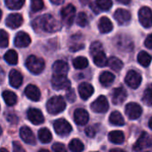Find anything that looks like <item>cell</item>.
Segmentation results:
<instances>
[{
  "instance_id": "10",
  "label": "cell",
  "mask_w": 152,
  "mask_h": 152,
  "mask_svg": "<svg viewBox=\"0 0 152 152\" xmlns=\"http://www.w3.org/2000/svg\"><path fill=\"white\" fill-rule=\"evenodd\" d=\"M125 81L129 87L136 89L140 86L142 83V76L135 70H129L126 76Z\"/></svg>"
},
{
  "instance_id": "16",
  "label": "cell",
  "mask_w": 152,
  "mask_h": 152,
  "mask_svg": "<svg viewBox=\"0 0 152 152\" xmlns=\"http://www.w3.org/2000/svg\"><path fill=\"white\" fill-rule=\"evenodd\" d=\"M28 118L33 125H41L45 121V117L37 109H29L28 110Z\"/></svg>"
},
{
  "instance_id": "46",
  "label": "cell",
  "mask_w": 152,
  "mask_h": 152,
  "mask_svg": "<svg viewBox=\"0 0 152 152\" xmlns=\"http://www.w3.org/2000/svg\"><path fill=\"white\" fill-rule=\"evenodd\" d=\"M12 148H13V152H26L23 147L18 142H12Z\"/></svg>"
},
{
  "instance_id": "39",
  "label": "cell",
  "mask_w": 152,
  "mask_h": 152,
  "mask_svg": "<svg viewBox=\"0 0 152 152\" xmlns=\"http://www.w3.org/2000/svg\"><path fill=\"white\" fill-rule=\"evenodd\" d=\"M9 44V37L6 31L0 29V48H5Z\"/></svg>"
},
{
  "instance_id": "26",
  "label": "cell",
  "mask_w": 152,
  "mask_h": 152,
  "mask_svg": "<svg viewBox=\"0 0 152 152\" xmlns=\"http://www.w3.org/2000/svg\"><path fill=\"white\" fill-rule=\"evenodd\" d=\"M109 140L114 144H122L125 142V134L119 130L112 131L109 134Z\"/></svg>"
},
{
  "instance_id": "15",
  "label": "cell",
  "mask_w": 152,
  "mask_h": 152,
  "mask_svg": "<svg viewBox=\"0 0 152 152\" xmlns=\"http://www.w3.org/2000/svg\"><path fill=\"white\" fill-rule=\"evenodd\" d=\"M31 43V38L28 36V33L20 31L16 34L14 37V45L17 47L22 48V47H27L30 45Z\"/></svg>"
},
{
  "instance_id": "51",
  "label": "cell",
  "mask_w": 152,
  "mask_h": 152,
  "mask_svg": "<svg viewBox=\"0 0 152 152\" xmlns=\"http://www.w3.org/2000/svg\"><path fill=\"white\" fill-rule=\"evenodd\" d=\"M151 121H152V118H150V121H149V127L151 128V129H152V126H151Z\"/></svg>"
},
{
  "instance_id": "20",
  "label": "cell",
  "mask_w": 152,
  "mask_h": 152,
  "mask_svg": "<svg viewBox=\"0 0 152 152\" xmlns=\"http://www.w3.org/2000/svg\"><path fill=\"white\" fill-rule=\"evenodd\" d=\"M24 93H25V95L27 96V98H28L29 100H31L33 102H38L40 100V98H41L40 90L35 85L27 86V87L25 88Z\"/></svg>"
},
{
  "instance_id": "42",
  "label": "cell",
  "mask_w": 152,
  "mask_h": 152,
  "mask_svg": "<svg viewBox=\"0 0 152 152\" xmlns=\"http://www.w3.org/2000/svg\"><path fill=\"white\" fill-rule=\"evenodd\" d=\"M44 5H45V4H44V2L42 0H32L31 4H30L31 10L34 12L42 10L44 8Z\"/></svg>"
},
{
  "instance_id": "12",
  "label": "cell",
  "mask_w": 152,
  "mask_h": 152,
  "mask_svg": "<svg viewBox=\"0 0 152 152\" xmlns=\"http://www.w3.org/2000/svg\"><path fill=\"white\" fill-rule=\"evenodd\" d=\"M125 111L129 119L134 120L141 117L142 113V109L136 102H129L128 104H126Z\"/></svg>"
},
{
  "instance_id": "50",
  "label": "cell",
  "mask_w": 152,
  "mask_h": 152,
  "mask_svg": "<svg viewBox=\"0 0 152 152\" xmlns=\"http://www.w3.org/2000/svg\"><path fill=\"white\" fill-rule=\"evenodd\" d=\"M118 3H120V4H129L130 1H118Z\"/></svg>"
},
{
  "instance_id": "40",
  "label": "cell",
  "mask_w": 152,
  "mask_h": 152,
  "mask_svg": "<svg viewBox=\"0 0 152 152\" xmlns=\"http://www.w3.org/2000/svg\"><path fill=\"white\" fill-rule=\"evenodd\" d=\"M151 86H150L144 92V94L142 96V101L143 102L148 105L149 107H151L152 105V98H151Z\"/></svg>"
},
{
  "instance_id": "53",
  "label": "cell",
  "mask_w": 152,
  "mask_h": 152,
  "mask_svg": "<svg viewBox=\"0 0 152 152\" xmlns=\"http://www.w3.org/2000/svg\"><path fill=\"white\" fill-rule=\"evenodd\" d=\"M37 152H50L48 150H45V149H42V150H40L39 151Z\"/></svg>"
},
{
  "instance_id": "44",
  "label": "cell",
  "mask_w": 152,
  "mask_h": 152,
  "mask_svg": "<svg viewBox=\"0 0 152 152\" xmlns=\"http://www.w3.org/2000/svg\"><path fill=\"white\" fill-rule=\"evenodd\" d=\"M66 98L68 100V102H73L76 100V94H75V91L71 88H69V90H67L66 93Z\"/></svg>"
},
{
  "instance_id": "19",
  "label": "cell",
  "mask_w": 152,
  "mask_h": 152,
  "mask_svg": "<svg viewBox=\"0 0 152 152\" xmlns=\"http://www.w3.org/2000/svg\"><path fill=\"white\" fill-rule=\"evenodd\" d=\"M20 136L24 141V142H26L28 144H31V145H35L36 144L35 135H34L33 132L31 131V129L29 127L22 126L20 129Z\"/></svg>"
},
{
  "instance_id": "1",
  "label": "cell",
  "mask_w": 152,
  "mask_h": 152,
  "mask_svg": "<svg viewBox=\"0 0 152 152\" xmlns=\"http://www.w3.org/2000/svg\"><path fill=\"white\" fill-rule=\"evenodd\" d=\"M32 25L36 30L38 29L48 33L57 32L61 28V24L51 14H45L35 19Z\"/></svg>"
},
{
  "instance_id": "7",
  "label": "cell",
  "mask_w": 152,
  "mask_h": 152,
  "mask_svg": "<svg viewBox=\"0 0 152 152\" xmlns=\"http://www.w3.org/2000/svg\"><path fill=\"white\" fill-rule=\"evenodd\" d=\"M53 127L55 133L60 136H66L69 134L72 131L71 125L64 118H60L55 120L53 123Z\"/></svg>"
},
{
  "instance_id": "31",
  "label": "cell",
  "mask_w": 152,
  "mask_h": 152,
  "mask_svg": "<svg viewBox=\"0 0 152 152\" xmlns=\"http://www.w3.org/2000/svg\"><path fill=\"white\" fill-rule=\"evenodd\" d=\"M93 60H94V64L100 68L105 67L107 65V62H108V59H107L104 52H101V53L95 54L94 56H93Z\"/></svg>"
},
{
  "instance_id": "52",
  "label": "cell",
  "mask_w": 152,
  "mask_h": 152,
  "mask_svg": "<svg viewBox=\"0 0 152 152\" xmlns=\"http://www.w3.org/2000/svg\"><path fill=\"white\" fill-rule=\"evenodd\" d=\"M0 152H9L6 149H4V148H2V149H0Z\"/></svg>"
},
{
  "instance_id": "18",
  "label": "cell",
  "mask_w": 152,
  "mask_h": 152,
  "mask_svg": "<svg viewBox=\"0 0 152 152\" xmlns=\"http://www.w3.org/2000/svg\"><path fill=\"white\" fill-rule=\"evenodd\" d=\"M126 97H127V94L124 87L115 88L112 93V102L115 105H120L126 101Z\"/></svg>"
},
{
  "instance_id": "41",
  "label": "cell",
  "mask_w": 152,
  "mask_h": 152,
  "mask_svg": "<svg viewBox=\"0 0 152 152\" xmlns=\"http://www.w3.org/2000/svg\"><path fill=\"white\" fill-rule=\"evenodd\" d=\"M87 22H88V18H87V15L86 14V12H79L77 17V24L80 27H85V26H86Z\"/></svg>"
},
{
  "instance_id": "48",
  "label": "cell",
  "mask_w": 152,
  "mask_h": 152,
  "mask_svg": "<svg viewBox=\"0 0 152 152\" xmlns=\"http://www.w3.org/2000/svg\"><path fill=\"white\" fill-rule=\"evenodd\" d=\"M51 3L52 4H61L63 3V0H61V1H55V0H51Z\"/></svg>"
},
{
  "instance_id": "13",
  "label": "cell",
  "mask_w": 152,
  "mask_h": 152,
  "mask_svg": "<svg viewBox=\"0 0 152 152\" xmlns=\"http://www.w3.org/2000/svg\"><path fill=\"white\" fill-rule=\"evenodd\" d=\"M74 121L78 126H85L89 121L88 112L82 108H78L74 111Z\"/></svg>"
},
{
  "instance_id": "29",
  "label": "cell",
  "mask_w": 152,
  "mask_h": 152,
  "mask_svg": "<svg viewBox=\"0 0 152 152\" xmlns=\"http://www.w3.org/2000/svg\"><path fill=\"white\" fill-rule=\"evenodd\" d=\"M38 139L42 143H49L53 139V135L49 129L44 127L38 131Z\"/></svg>"
},
{
  "instance_id": "9",
  "label": "cell",
  "mask_w": 152,
  "mask_h": 152,
  "mask_svg": "<svg viewBox=\"0 0 152 152\" xmlns=\"http://www.w3.org/2000/svg\"><path fill=\"white\" fill-rule=\"evenodd\" d=\"M151 9L148 6H142L138 12V16H139V20L141 22V24L147 28H151L152 20H151Z\"/></svg>"
},
{
  "instance_id": "30",
  "label": "cell",
  "mask_w": 152,
  "mask_h": 152,
  "mask_svg": "<svg viewBox=\"0 0 152 152\" xmlns=\"http://www.w3.org/2000/svg\"><path fill=\"white\" fill-rule=\"evenodd\" d=\"M107 65H109L111 68V69H113L115 71H120L124 66V63L120 59H118L115 56H112L108 60Z\"/></svg>"
},
{
  "instance_id": "23",
  "label": "cell",
  "mask_w": 152,
  "mask_h": 152,
  "mask_svg": "<svg viewBox=\"0 0 152 152\" xmlns=\"http://www.w3.org/2000/svg\"><path fill=\"white\" fill-rule=\"evenodd\" d=\"M53 70L56 75H63L66 76L69 71V65L65 61L59 60L56 61L53 65Z\"/></svg>"
},
{
  "instance_id": "33",
  "label": "cell",
  "mask_w": 152,
  "mask_h": 152,
  "mask_svg": "<svg viewBox=\"0 0 152 152\" xmlns=\"http://www.w3.org/2000/svg\"><path fill=\"white\" fill-rule=\"evenodd\" d=\"M4 61L10 65H16L18 63V54L14 50H9L4 56Z\"/></svg>"
},
{
  "instance_id": "54",
  "label": "cell",
  "mask_w": 152,
  "mask_h": 152,
  "mask_svg": "<svg viewBox=\"0 0 152 152\" xmlns=\"http://www.w3.org/2000/svg\"><path fill=\"white\" fill-rule=\"evenodd\" d=\"M1 17H2V11L0 10V20H1Z\"/></svg>"
},
{
  "instance_id": "36",
  "label": "cell",
  "mask_w": 152,
  "mask_h": 152,
  "mask_svg": "<svg viewBox=\"0 0 152 152\" xmlns=\"http://www.w3.org/2000/svg\"><path fill=\"white\" fill-rule=\"evenodd\" d=\"M4 4L7 6V8H9L10 10H19L24 4V1L23 0H5Z\"/></svg>"
},
{
  "instance_id": "47",
  "label": "cell",
  "mask_w": 152,
  "mask_h": 152,
  "mask_svg": "<svg viewBox=\"0 0 152 152\" xmlns=\"http://www.w3.org/2000/svg\"><path fill=\"white\" fill-rule=\"evenodd\" d=\"M145 45H146V47L148 48V49H152V35L151 34H150V35H148V37H147V38H146V40H145Z\"/></svg>"
},
{
  "instance_id": "17",
  "label": "cell",
  "mask_w": 152,
  "mask_h": 152,
  "mask_svg": "<svg viewBox=\"0 0 152 152\" xmlns=\"http://www.w3.org/2000/svg\"><path fill=\"white\" fill-rule=\"evenodd\" d=\"M131 17L132 16H131L130 12L126 9H123V8H118L114 12V18L117 20V21L120 25L127 24L130 21Z\"/></svg>"
},
{
  "instance_id": "28",
  "label": "cell",
  "mask_w": 152,
  "mask_h": 152,
  "mask_svg": "<svg viewBox=\"0 0 152 152\" xmlns=\"http://www.w3.org/2000/svg\"><path fill=\"white\" fill-rule=\"evenodd\" d=\"M2 96H3V99L4 101V102L8 105V106H13L16 104L17 102V95L12 92V91H8V90H5L3 92L2 94Z\"/></svg>"
},
{
  "instance_id": "21",
  "label": "cell",
  "mask_w": 152,
  "mask_h": 152,
  "mask_svg": "<svg viewBox=\"0 0 152 152\" xmlns=\"http://www.w3.org/2000/svg\"><path fill=\"white\" fill-rule=\"evenodd\" d=\"M22 82H23V77L21 73L17 69H12L9 73L10 85L14 88H18L21 86Z\"/></svg>"
},
{
  "instance_id": "5",
  "label": "cell",
  "mask_w": 152,
  "mask_h": 152,
  "mask_svg": "<svg viewBox=\"0 0 152 152\" xmlns=\"http://www.w3.org/2000/svg\"><path fill=\"white\" fill-rule=\"evenodd\" d=\"M151 147V138L149 134L142 132L137 142L134 143L133 149L135 152H141L147 151Z\"/></svg>"
},
{
  "instance_id": "14",
  "label": "cell",
  "mask_w": 152,
  "mask_h": 152,
  "mask_svg": "<svg viewBox=\"0 0 152 152\" xmlns=\"http://www.w3.org/2000/svg\"><path fill=\"white\" fill-rule=\"evenodd\" d=\"M6 26L15 29L19 27H20L23 23V17L20 13H11L8 15V17L5 20Z\"/></svg>"
},
{
  "instance_id": "8",
  "label": "cell",
  "mask_w": 152,
  "mask_h": 152,
  "mask_svg": "<svg viewBox=\"0 0 152 152\" xmlns=\"http://www.w3.org/2000/svg\"><path fill=\"white\" fill-rule=\"evenodd\" d=\"M115 45L120 51L123 52H130L134 48L131 38L128 37L126 35H118V37H116Z\"/></svg>"
},
{
  "instance_id": "35",
  "label": "cell",
  "mask_w": 152,
  "mask_h": 152,
  "mask_svg": "<svg viewBox=\"0 0 152 152\" xmlns=\"http://www.w3.org/2000/svg\"><path fill=\"white\" fill-rule=\"evenodd\" d=\"M69 149L72 152H82L84 151V144L79 139H73L69 144Z\"/></svg>"
},
{
  "instance_id": "38",
  "label": "cell",
  "mask_w": 152,
  "mask_h": 152,
  "mask_svg": "<svg viewBox=\"0 0 152 152\" xmlns=\"http://www.w3.org/2000/svg\"><path fill=\"white\" fill-rule=\"evenodd\" d=\"M101 52H103V46L102 45L101 42L99 41H95V42H93L91 46H90V53L92 56H94L95 54L101 53Z\"/></svg>"
},
{
  "instance_id": "3",
  "label": "cell",
  "mask_w": 152,
  "mask_h": 152,
  "mask_svg": "<svg viewBox=\"0 0 152 152\" xmlns=\"http://www.w3.org/2000/svg\"><path fill=\"white\" fill-rule=\"evenodd\" d=\"M25 65L27 67V69L33 74L37 75L40 74L45 67V61L42 58L37 57L35 55H30L27 58Z\"/></svg>"
},
{
  "instance_id": "11",
  "label": "cell",
  "mask_w": 152,
  "mask_h": 152,
  "mask_svg": "<svg viewBox=\"0 0 152 152\" xmlns=\"http://www.w3.org/2000/svg\"><path fill=\"white\" fill-rule=\"evenodd\" d=\"M109 102L107 98L103 95L99 96L92 104L91 109L94 112L96 113H105L109 110Z\"/></svg>"
},
{
  "instance_id": "43",
  "label": "cell",
  "mask_w": 152,
  "mask_h": 152,
  "mask_svg": "<svg viewBox=\"0 0 152 152\" xmlns=\"http://www.w3.org/2000/svg\"><path fill=\"white\" fill-rule=\"evenodd\" d=\"M52 149H53V152H67L66 147L62 143H60V142L54 143L53 145Z\"/></svg>"
},
{
  "instance_id": "24",
  "label": "cell",
  "mask_w": 152,
  "mask_h": 152,
  "mask_svg": "<svg viewBox=\"0 0 152 152\" xmlns=\"http://www.w3.org/2000/svg\"><path fill=\"white\" fill-rule=\"evenodd\" d=\"M98 28H99V30L101 33H103V34H106V33H110L112 28H113V24L111 22V20L106 17V16H103L102 17L100 20H99V22H98Z\"/></svg>"
},
{
  "instance_id": "6",
  "label": "cell",
  "mask_w": 152,
  "mask_h": 152,
  "mask_svg": "<svg viewBox=\"0 0 152 152\" xmlns=\"http://www.w3.org/2000/svg\"><path fill=\"white\" fill-rule=\"evenodd\" d=\"M52 86L55 90H69L70 88V81L66 76L54 74L52 77Z\"/></svg>"
},
{
  "instance_id": "4",
  "label": "cell",
  "mask_w": 152,
  "mask_h": 152,
  "mask_svg": "<svg viewBox=\"0 0 152 152\" xmlns=\"http://www.w3.org/2000/svg\"><path fill=\"white\" fill-rule=\"evenodd\" d=\"M76 15V7L72 4H68L61 10V16L62 21L67 26H71Z\"/></svg>"
},
{
  "instance_id": "34",
  "label": "cell",
  "mask_w": 152,
  "mask_h": 152,
  "mask_svg": "<svg viewBox=\"0 0 152 152\" xmlns=\"http://www.w3.org/2000/svg\"><path fill=\"white\" fill-rule=\"evenodd\" d=\"M89 61L84 56H78L73 60V66L77 69H83L88 67Z\"/></svg>"
},
{
  "instance_id": "22",
  "label": "cell",
  "mask_w": 152,
  "mask_h": 152,
  "mask_svg": "<svg viewBox=\"0 0 152 152\" xmlns=\"http://www.w3.org/2000/svg\"><path fill=\"white\" fill-rule=\"evenodd\" d=\"M94 92V89L93 86L88 83L84 82L78 86V93H79L81 99L83 100H87L88 98H90L93 95Z\"/></svg>"
},
{
  "instance_id": "37",
  "label": "cell",
  "mask_w": 152,
  "mask_h": 152,
  "mask_svg": "<svg viewBox=\"0 0 152 152\" xmlns=\"http://www.w3.org/2000/svg\"><path fill=\"white\" fill-rule=\"evenodd\" d=\"M94 4L97 8L102 11H108L112 6V2L110 0H97L96 2H94Z\"/></svg>"
},
{
  "instance_id": "32",
  "label": "cell",
  "mask_w": 152,
  "mask_h": 152,
  "mask_svg": "<svg viewBox=\"0 0 152 152\" xmlns=\"http://www.w3.org/2000/svg\"><path fill=\"white\" fill-rule=\"evenodd\" d=\"M137 61L142 67H148L151 62V56L147 52L142 51L138 53Z\"/></svg>"
},
{
  "instance_id": "49",
  "label": "cell",
  "mask_w": 152,
  "mask_h": 152,
  "mask_svg": "<svg viewBox=\"0 0 152 152\" xmlns=\"http://www.w3.org/2000/svg\"><path fill=\"white\" fill-rule=\"evenodd\" d=\"M110 152H126V151H125L124 150H121V149H112L111 151H110Z\"/></svg>"
},
{
  "instance_id": "27",
  "label": "cell",
  "mask_w": 152,
  "mask_h": 152,
  "mask_svg": "<svg viewBox=\"0 0 152 152\" xmlns=\"http://www.w3.org/2000/svg\"><path fill=\"white\" fill-rule=\"evenodd\" d=\"M109 120L110 122L111 125L113 126H122L125 125V119H124V117L122 116V114L118 111H113L110 118H109Z\"/></svg>"
},
{
  "instance_id": "45",
  "label": "cell",
  "mask_w": 152,
  "mask_h": 152,
  "mask_svg": "<svg viewBox=\"0 0 152 152\" xmlns=\"http://www.w3.org/2000/svg\"><path fill=\"white\" fill-rule=\"evenodd\" d=\"M96 129H95V126H89V127H87V128H86V130H85V133H86V134L88 136V137H90V138H93V137H94L95 136V134H96Z\"/></svg>"
},
{
  "instance_id": "2",
  "label": "cell",
  "mask_w": 152,
  "mask_h": 152,
  "mask_svg": "<svg viewBox=\"0 0 152 152\" xmlns=\"http://www.w3.org/2000/svg\"><path fill=\"white\" fill-rule=\"evenodd\" d=\"M65 108L66 102L61 96H53L46 103V110L52 115H57L62 112Z\"/></svg>"
},
{
  "instance_id": "56",
  "label": "cell",
  "mask_w": 152,
  "mask_h": 152,
  "mask_svg": "<svg viewBox=\"0 0 152 152\" xmlns=\"http://www.w3.org/2000/svg\"><path fill=\"white\" fill-rule=\"evenodd\" d=\"M95 152H97V151H95Z\"/></svg>"
},
{
  "instance_id": "55",
  "label": "cell",
  "mask_w": 152,
  "mask_h": 152,
  "mask_svg": "<svg viewBox=\"0 0 152 152\" xmlns=\"http://www.w3.org/2000/svg\"><path fill=\"white\" fill-rule=\"evenodd\" d=\"M2 134V128H1V126H0V135Z\"/></svg>"
},
{
  "instance_id": "25",
  "label": "cell",
  "mask_w": 152,
  "mask_h": 152,
  "mask_svg": "<svg viewBox=\"0 0 152 152\" xmlns=\"http://www.w3.org/2000/svg\"><path fill=\"white\" fill-rule=\"evenodd\" d=\"M99 80H100V83L105 86V87H108L110 86L115 80V75L110 71H104L102 72L101 75H100V77H99Z\"/></svg>"
}]
</instances>
